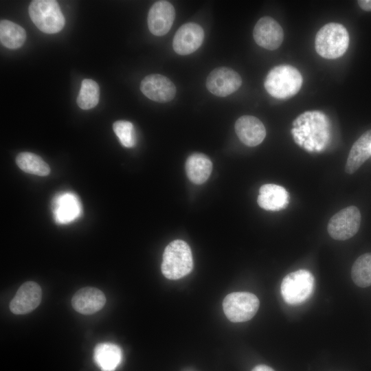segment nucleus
Returning a JSON list of instances; mask_svg holds the SVG:
<instances>
[{
  "label": "nucleus",
  "mask_w": 371,
  "mask_h": 371,
  "mask_svg": "<svg viewBox=\"0 0 371 371\" xmlns=\"http://www.w3.org/2000/svg\"><path fill=\"white\" fill-rule=\"evenodd\" d=\"M371 156V129L363 133L353 144L348 156L345 171L355 172Z\"/></svg>",
  "instance_id": "6ab92c4d"
},
{
  "label": "nucleus",
  "mask_w": 371,
  "mask_h": 371,
  "mask_svg": "<svg viewBox=\"0 0 371 371\" xmlns=\"http://www.w3.org/2000/svg\"><path fill=\"white\" fill-rule=\"evenodd\" d=\"M303 124L293 121L294 128L291 133L295 143L308 151L320 150L323 148L328 139L327 124L323 118L318 124H308L300 115L297 117Z\"/></svg>",
  "instance_id": "0eeeda50"
},
{
  "label": "nucleus",
  "mask_w": 371,
  "mask_h": 371,
  "mask_svg": "<svg viewBox=\"0 0 371 371\" xmlns=\"http://www.w3.org/2000/svg\"><path fill=\"white\" fill-rule=\"evenodd\" d=\"M203 38L204 31L199 24L187 23L182 25L175 33L172 47L179 55H188L199 48Z\"/></svg>",
  "instance_id": "f8f14e48"
},
{
  "label": "nucleus",
  "mask_w": 371,
  "mask_h": 371,
  "mask_svg": "<svg viewBox=\"0 0 371 371\" xmlns=\"http://www.w3.org/2000/svg\"><path fill=\"white\" fill-rule=\"evenodd\" d=\"M42 291L40 286L32 281L23 283L10 303V309L16 315H24L34 310L40 304Z\"/></svg>",
  "instance_id": "4468645a"
},
{
  "label": "nucleus",
  "mask_w": 371,
  "mask_h": 371,
  "mask_svg": "<svg viewBox=\"0 0 371 371\" xmlns=\"http://www.w3.org/2000/svg\"><path fill=\"white\" fill-rule=\"evenodd\" d=\"M175 17L174 6L167 1H156L150 8L147 22L155 36H164L170 30Z\"/></svg>",
  "instance_id": "ddd939ff"
},
{
  "label": "nucleus",
  "mask_w": 371,
  "mask_h": 371,
  "mask_svg": "<svg viewBox=\"0 0 371 371\" xmlns=\"http://www.w3.org/2000/svg\"><path fill=\"white\" fill-rule=\"evenodd\" d=\"M192 267L191 249L185 241L175 240L166 246L161 263V272L166 278H181L188 275Z\"/></svg>",
  "instance_id": "7ed1b4c3"
},
{
  "label": "nucleus",
  "mask_w": 371,
  "mask_h": 371,
  "mask_svg": "<svg viewBox=\"0 0 371 371\" xmlns=\"http://www.w3.org/2000/svg\"><path fill=\"white\" fill-rule=\"evenodd\" d=\"M212 170L210 158L203 153H193L186 162V172L188 179L194 183L201 184L207 180Z\"/></svg>",
  "instance_id": "412c9836"
},
{
  "label": "nucleus",
  "mask_w": 371,
  "mask_h": 371,
  "mask_svg": "<svg viewBox=\"0 0 371 371\" xmlns=\"http://www.w3.org/2000/svg\"><path fill=\"white\" fill-rule=\"evenodd\" d=\"M140 90L150 100L161 103L171 101L176 94L174 83L158 74L146 76L141 82Z\"/></svg>",
  "instance_id": "9d476101"
},
{
  "label": "nucleus",
  "mask_w": 371,
  "mask_h": 371,
  "mask_svg": "<svg viewBox=\"0 0 371 371\" xmlns=\"http://www.w3.org/2000/svg\"><path fill=\"white\" fill-rule=\"evenodd\" d=\"M100 99V87L96 82L91 79H84L77 98L78 106L84 110L95 107Z\"/></svg>",
  "instance_id": "393cba45"
},
{
  "label": "nucleus",
  "mask_w": 371,
  "mask_h": 371,
  "mask_svg": "<svg viewBox=\"0 0 371 371\" xmlns=\"http://www.w3.org/2000/svg\"><path fill=\"white\" fill-rule=\"evenodd\" d=\"M16 163L23 171L38 176H47L50 172L48 164L38 155L29 152L18 154Z\"/></svg>",
  "instance_id": "5701e85b"
},
{
  "label": "nucleus",
  "mask_w": 371,
  "mask_h": 371,
  "mask_svg": "<svg viewBox=\"0 0 371 371\" xmlns=\"http://www.w3.org/2000/svg\"><path fill=\"white\" fill-rule=\"evenodd\" d=\"M259 305L257 296L249 292L229 293L223 302L225 315L232 322H243L251 319L257 313Z\"/></svg>",
  "instance_id": "423d86ee"
},
{
  "label": "nucleus",
  "mask_w": 371,
  "mask_h": 371,
  "mask_svg": "<svg viewBox=\"0 0 371 371\" xmlns=\"http://www.w3.org/2000/svg\"><path fill=\"white\" fill-rule=\"evenodd\" d=\"M251 371H274L271 367L260 364L254 367Z\"/></svg>",
  "instance_id": "cd10ccee"
},
{
  "label": "nucleus",
  "mask_w": 371,
  "mask_h": 371,
  "mask_svg": "<svg viewBox=\"0 0 371 371\" xmlns=\"http://www.w3.org/2000/svg\"><path fill=\"white\" fill-rule=\"evenodd\" d=\"M349 41L348 32L343 25L329 23L317 32L315 47L320 56L326 59H335L345 54Z\"/></svg>",
  "instance_id": "f03ea898"
},
{
  "label": "nucleus",
  "mask_w": 371,
  "mask_h": 371,
  "mask_svg": "<svg viewBox=\"0 0 371 371\" xmlns=\"http://www.w3.org/2000/svg\"><path fill=\"white\" fill-rule=\"evenodd\" d=\"M93 359L101 371H114L122 361V352L114 344L100 343L94 348Z\"/></svg>",
  "instance_id": "aec40b11"
},
{
  "label": "nucleus",
  "mask_w": 371,
  "mask_h": 371,
  "mask_svg": "<svg viewBox=\"0 0 371 371\" xmlns=\"http://www.w3.org/2000/svg\"><path fill=\"white\" fill-rule=\"evenodd\" d=\"M106 303V297L102 291L94 287L79 289L71 299L74 310L83 315H91L101 310Z\"/></svg>",
  "instance_id": "dca6fc26"
},
{
  "label": "nucleus",
  "mask_w": 371,
  "mask_h": 371,
  "mask_svg": "<svg viewBox=\"0 0 371 371\" xmlns=\"http://www.w3.org/2000/svg\"><path fill=\"white\" fill-rule=\"evenodd\" d=\"M289 201L286 190L276 184H265L259 189L257 202L259 206L269 211H280L284 209Z\"/></svg>",
  "instance_id": "f3484780"
},
{
  "label": "nucleus",
  "mask_w": 371,
  "mask_h": 371,
  "mask_svg": "<svg viewBox=\"0 0 371 371\" xmlns=\"http://www.w3.org/2000/svg\"><path fill=\"white\" fill-rule=\"evenodd\" d=\"M53 212L58 223L65 224L74 221L81 212L78 198L71 192L58 195L53 202Z\"/></svg>",
  "instance_id": "a211bd4d"
},
{
  "label": "nucleus",
  "mask_w": 371,
  "mask_h": 371,
  "mask_svg": "<svg viewBox=\"0 0 371 371\" xmlns=\"http://www.w3.org/2000/svg\"><path fill=\"white\" fill-rule=\"evenodd\" d=\"M314 289V277L306 269L287 274L282 280L280 290L284 300L289 304H300L311 295Z\"/></svg>",
  "instance_id": "39448f33"
},
{
  "label": "nucleus",
  "mask_w": 371,
  "mask_h": 371,
  "mask_svg": "<svg viewBox=\"0 0 371 371\" xmlns=\"http://www.w3.org/2000/svg\"><path fill=\"white\" fill-rule=\"evenodd\" d=\"M361 220L359 210L356 206H348L330 218L327 226L328 232L335 240H348L357 233Z\"/></svg>",
  "instance_id": "6e6552de"
},
{
  "label": "nucleus",
  "mask_w": 371,
  "mask_h": 371,
  "mask_svg": "<svg viewBox=\"0 0 371 371\" xmlns=\"http://www.w3.org/2000/svg\"><path fill=\"white\" fill-rule=\"evenodd\" d=\"M255 42L268 50H275L282 44L284 32L280 25L270 16L260 18L253 30Z\"/></svg>",
  "instance_id": "9b49d317"
},
{
  "label": "nucleus",
  "mask_w": 371,
  "mask_h": 371,
  "mask_svg": "<svg viewBox=\"0 0 371 371\" xmlns=\"http://www.w3.org/2000/svg\"><path fill=\"white\" fill-rule=\"evenodd\" d=\"M351 277L358 286L365 288L371 286V253H366L355 261Z\"/></svg>",
  "instance_id": "b1692460"
},
{
  "label": "nucleus",
  "mask_w": 371,
  "mask_h": 371,
  "mask_svg": "<svg viewBox=\"0 0 371 371\" xmlns=\"http://www.w3.org/2000/svg\"><path fill=\"white\" fill-rule=\"evenodd\" d=\"M26 39L25 30L19 25L8 21L0 22V41L1 44L9 49L21 47Z\"/></svg>",
  "instance_id": "4be33fe9"
},
{
  "label": "nucleus",
  "mask_w": 371,
  "mask_h": 371,
  "mask_svg": "<svg viewBox=\"0 0 371 371\" xmlns=\"http://www.w3.org/2000/svg\"><path fill=\"white\" fill-rule=\"evenodd\" d=\"M235 131L239 139L246 146H256L262 142L266 129L262 122L252 115H243L235 123Z\"/></svg>",
  "instance_id": "2eb2a0df"
},
{
  "label": "nucleus",
  "mask_w": 371,
  "mask_h": 371,
  "mask_svg": "<svg viewBox=\"0 0 371 371\" xmlns=\"http://www.w3.org/2000/svg\"><path fill=\"white\" fill-rule=\"evenodd\" d=\"M29 14L36 27L46 34L59 32L65 26V17L58 2L54 0L31 1Z\"/></svg>",
  "instance_id": "20e7f679"
},
{
  "label": "nucleus",
  "mask_w": 371,
  "mask_h": 371,
  "mask_svg": "<svg viewBox=\"0 0 371 371\" xmlns=\"http://www.w3.org/2000/svg\"><path fill=\"white\" fill-rule=\"evenodd\" d=\"M302 82V76L297 69L289 65H280L269 71L264 87L272 97L287 99L299 92Z\"/></svg>",
  "instance_id": "f257e3e1"
},
{
  "label": "nucleus",
  "mask_w": 371,
  "mask_h": 371,
  "mask_svg": "<svg viewBox=\"0 0 371 371\" xmlns=\"http://www.w3.org/2000/svg\"><path fill=\"white\" fill-rule=\"evenodd\" d=\"M357 3L362 10L371 12V0H359Z\"/></svg>",
  "instance_id": "bb28decb"
},
{
  "label": "nucleus",
  "mask_w": 371,
  "mask_h": 371,
  "mask_svg": "<svg viewBox=\"0 0 371 371\" xmlns=\"http://www.w3.org/2000/svg\"><path fill=\"white\" fill-rule=\"evenodd\" d=\"M241 85L242 79L238 73L226 67L214 69L206 80L208 91L219 97H225L234 93Z\"/></svg>",
  "instance_id": "1a4fd4ad"
},
{
  "label": "nucleus",
  "mask_w": 371,
  "mask_h": 371,
  "mask_svg": "<svg viewBox=\"0 0 371 371\" xmlns=\"http://www.w3.org/2000/svg\"><path fill=\"white\" fill-rule=\"evenodd\" d=\"M113 131L120 143L126 148L133 147L136 143L133 124L126 120H117L113 124Z\"/></svg>",
  "instance_id": "a878e982"
}]
</instances>
